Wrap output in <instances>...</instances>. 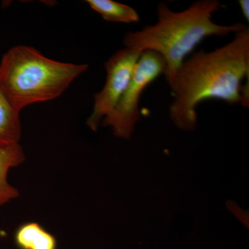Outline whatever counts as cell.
Listing matches in <instances>:
<instances>
[{
  "label": "cell",
  "mask_w": 249,
  "mask_h": 249,
  "mask_svg": "<svg viewBox=\"0 0 249 249\" xmlns=\"http://www.w3.org/2000/svg\"><path fill=\"white\" fill-rule=\"evenodd\" d=\"M245 78L249 79V29L246 25L227 45L212 52L200 50L183 62L169 84L170 119L178 128L194 130L199 103L216 99L241 104Z\"/></svg>",
  "instance_id": "obj_1"
},
{
  "label": "cell",
  "mask_w": 249,
  "mask_h": 249,
  "mask_svg": "<svg viewBox=\"0 0 249 249\" xmlns=\"http://www.w3.org/2000/svg\"><path fill=\"white\" fill-rule=\"evenodd\" d=\"M221 6L217 0H199L176 12L166 3L160 2L157 22L142 30L129 31L123 43L124 47L138 52L151 51L160 54L166 65L165 76L170 84L183 62L205 38L224 37L245 27L242 23L221 25L213 22V15Z\"/></svg>",
  "instance_id": "obj_2"
},
{
  "label": "cell",
  "mask_w": 249,
  "mask_h": 249,
  "mask_svg": "<svg viewBox=\"0 0 249 249\" xmlns=\"http://www.w3.org/2000/svg\"><path fill=\"white\" fill-rule=\"evenodd\" d=\"M86 64L57 61L25 45L10 49L0 62V88L18 111L58 98L82 73Z\"/></svg>",
  "instance_id": "obj_3"
},
{
  "label": "cell",
  "mask_w": 249,
  "mask_h": 249,
  "mask_svg": "<svg viewBox=\"0 0 249 249\" xmlns=\"http://www.w3.org/2000/svg\"><path fill=\"white\" fill-rule=\"evenodd\" d=\"M165 74L166 65L160 54L151 51L142 52L125 91L101 122L103 125L111 127L116 137L129 139L140 119L139 103L142 93L152 82Z\"/></svg>",
  "instance_id": "obj_4"
},
{
  "label": "cell",
  "mask_w": 249,
  "mask_h": 249,
  "mask_svg": "<svg viewBox=\"0 0 249 249\" xmlns=\"http://www.w3.org/2000/svg\"><path fill=\"white\" fill-rule=\"evenodd\" d=\"M142 53L124 47L105 63L106 81L103 89L95 93L93 111L87 121L90 129L97 130L103 119L116 107L130 81Z\"/></svg>",
  "instance_id": "obj_5"
},
{
  "label": "cell",
  "mask_w": 249,
  "mask_h": 249,
  "mask_svg": "<svg viewBox=\"0 0 249 249\" xmlns=\"http://www.w3.org/2000/svg\"><path fill=\"white\" fill-rule=\"evenodd\" d=\"M24 159L19 143L0 147V207L19 196V191L8 182V173L11 168L20 165Z\"/></svg>",
  "instance_id": "obj_6"
},
{
  "label": "cell",
  "mask_w": 249,
  "mask_h": 249,
  "mask_svg": "<svg viewBox=\"0 0 249 249\" xmlns=\"http://www.w3.org/2000/svg\"><path fill=\"white\" fill-rule=\"evenodd\" d=\"M14 240L19 249H57L55 236L35 222L24 223L16 229Z\"/></svg>",
  "instance_id": "obj_7"
},
{
  "label": "cell",
  "mask_w": 249,
  "mask_h": 249,
  "mask_svg": "<svg viewBox=\"0 0 249 249\" xmlns=\"http://www.w3.org/2000/svg\"><path fill=\"white\" fill-rule=\"evenodd\" d=\"M19 113L0 88V147L19 143L21 138Z\"/></svg>",
  "instance_id": "obj_8"
},
{
  "label": "cell",
  "mask_w": 249,
  "mask_h": 249,
  "mask_svg": "<svg viewBox=\"0 0 249 249\" xmlns=\"http://www.w3.org/2000/svg\"><path fill=\"white\" fill-rule=\"evenodd\" d=\"M89 7L108 22L134 23L140 20L138 12L128 5L113 0H88Z\"/></svg>",
  "instance_id": "obj_9"
},
{
  "label": "cell",
  "mask_w": 249,
  "mask_h": 249,
  "mask_svg": "<svg viewBox=\"0 0 249 249\" xmlns=\"http://www.w3.org/2000/svg\"><path fill=\"white\" fill-rule=\"evenodd\" d=\"M242 14L247 21L249 20V1L248 0H240L239 1Z\"/></svg>",
  "instance_id": "obj_10"
}]
</instances>
